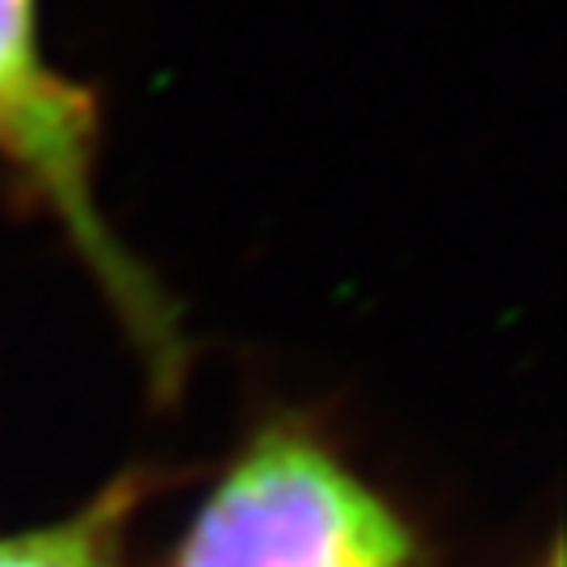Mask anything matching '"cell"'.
<instances>
[{"mask_svg": "<svg viewBox=\"0 0 567 567\" xmlns=\"http://www.w3.org/2000/svg\"><path fill=\"white\" fill-rule=\"evenodd\" d=\"M173 567H416V543L324 446L274 429L215 487Z\"/></svg>", "mask_w": 567, "mask_h": 567, "instance_id": "obj_1", "label": "cell"}, {"mask_svg": "<svg viewBox=\"0 0 567 567\" xmlns=\"http://www.w3.org/2000/svg\"><path fill=\"white\" fill-rule=\"evenodd\" d=\"M102 114L84 84L47 60L39 0H0V161L55 210L105 295L118 303L152 358L168 365L173 320L135 261L122 252L97 203Z\"/></svg>", "mask_w": 567, "mask_h": 567, "instance_id": "obj_2", "label": "cell"}, {"mask_svg": "<svg viewBox=\"0 0 567 567\" xmlns=\"http://www.w3.org/2000/svg\"><path fill=\"white\" fill-rule=\"evenodd\" d=\"M131 492L118 487L102 496L68 526L34 529L0 538V567H118V534L126 522Z\"/></svg>", "mask_w": 567, "mask_h": 567, "instance_id": "obj_3", "label": "cell"}]
</instances>
